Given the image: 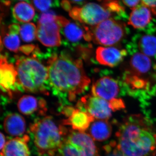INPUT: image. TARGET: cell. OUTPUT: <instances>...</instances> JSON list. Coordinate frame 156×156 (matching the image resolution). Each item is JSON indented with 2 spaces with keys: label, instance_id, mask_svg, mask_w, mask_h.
<instances>
[{
  "label": "cell",
  "instance_id": "3957f363",
  "mask_svg": "<svg viewBox=\"0 0 156 156\" xmlns=\"http://www.w3.org/2000/svg\"><path fill=\"white\" fill-rule=\"evenodd\" d=\"M17 71L16 88L31 93H41L49 95L48 70L36 56L20 57L15 63Z\"/></svg>",
  "mask_w": 156,
  "mask_h": 156
},
{
  "label": "cell",
  "instance_id": "d6a6232c",
  "mask_svg": "<svg viewBox=\"0 0 156 156\" xmlns=\"http://www.w3.org/2000/svg\"><path fill=\"white\" fill-rule=\"evenodd\" d=\"M5 137L2 132H1V151L4 148L5 145Z\"/></svg>",
  "mask_w": 156,
  "mask_h": 156
},
{
  "label": "cell",
  "instance_id": "e0dca14e",
  "mask_svg": "<svg viewBox=\"0 0 156 156\" xmlns=\"http://www.w3.org/2000/svg\"><path fill=\"white\" fill-rule=\"evenodd\" d=\"M4 130L9 135L21 137L26 129V124L23 117L17 113L7 115L3 122Z\"/></svg>",
  "mask_w": 156,
  "mask_h": 156
},
{
  "label": "cell",
  "instance_id": "9c48e42d",
  "mask_svg": "<svg viewBox=\"0 0 156 156\" xmlns=\"http://www.w3.org/2000/svg\"><path fill=\"white\" fill-rule=\"evenodd\" d=\"M76 106L80 110L89 113L95 120H108L114 111L111 101L92 94L82 98Z\"/></svg>",
  "mask_w": 156,
  "mask_h": 156
},
{
  "label": "cell",
  "instance_id": "7402d4cb",
  "mask_svg": "<svg viewBox=\"0 0 156 156\" xmlns=\"http://www.w3.org/2000/svg\"><path fill=\"white\" fill-rule=\"evenodd\" d=\"M138 47L141 53L147 56L156 55V37L150 35L143 36L139 40Z\"/></svg>",
  "mask_w": 156,
  "mask_h": 156
},
{
  "label": "cell",
  "instance_id": "7a4b0ae2",
  "mask_svg": "<svg viewBox=\"0 0 156 156\" xmlns=\"http://www.w3.org/2000/svg\"><path fill=\"white\" fill-rule=\"evenodd\" d=\"M116 135L117 146L126 156H151L156 149L154 135L139 115L126 119Z\"/></svg>",
  "mask_w": 156,
  "mask_h": 156
},
{
  "label": "cell",
  "instance_id": "9a60e30c",
  "mask_svg": "<svg viewBox=\"0 0 156 156\" xmlns=\"http://www.w3.org/2000/svg\"><path fill=\"white\" fill-rule=\"evenodd\" d=\"M29 139L28 135H24L10 140L1 151V156H30L27 145Z\"/></svg>",
  "mask_w": 156,
  "mask_h": 156
},
{
  "label": "cell",
  "instance_id": "8992f818",
  "mask_svg": "<svg viewBox=\"0 0 156 156\" xmlns=\"http://www.w3.org/2000/svg\"><path fill=\"white\" fill-rule=\"evenodd\" d=\"M124 23L110 18L98 25L88 28L90 41L105 46H112L119 43L126 34Z\"/></svg>",
  "mask_w": 156,
  "mask_h": 156
},
{
  "label": "cell",
  "instance_id": "484cf974",
  "mask_svg": "<svg viewBox=\"0 0 156 156\" xmlns=\"http://www.w3.org/2000/svg\"><path fill=\"white\" fill-rule=\"evenodd\" d=\"M101 4L113 14H122L125 12V9L118 1H104Z\"/></svg>",
  "mask_w": 156,
  "mask_h": 156
},
{
  "label": "cell",
  "instance_id": "1f68e13d",
  "mask_svg": "<svg viewBox=\"0 0 156 156\" xmlns=\"http://www.w3.org/2000/svg\"><path fill=\"white\" fill-rule=\"evenodd\" d=\"M61 5L62 8L66 11H69L72 8L71 6V3L69 1H63L61 2Z\"/></svg>",
  "mask_w": 156,
  "mask_h": 156
},
{
  "label": "cell",
  "instance_id": "4316f807",
  "mask_svg": "<svg viewBox=\"0 0 156 156\" xmlns=\"http://www.w3.org/2000/svg\"><path fill=\"white\" fill-rule=\"evenodd\" d=\"M104 156H126L119 149L117 143L111 142L103 147Z\"/></svg>",
  "mask_w": 156,
  "mask_h": 156
},
{
  "label": "cell",
  "instance_id": "f1b7e54d",
  "mask_svg": "<svg viewBox=\"0 0 156 156\" xmlns=\"http://www.w3.org/2000/svg\"><path fill=\"white\" fill-rule=\"evenodd\" d=\"M123 3L126 5L128 6L131 9H133L139 5V3H141L140 1H123Z\"/></svg>",
  "mask_w": 156,
  "mask_h": 156
},
{
  "label": "cell",
  "instance_id": "6da1fadb",
  "mask_svg": "<svg viewBox=\"0 0 156 156\" xmlns=\"http://www.w3.org/2000/svg\"><path fill=\"white\" fill-rule=\"evenodd\" d=\"M47 64L49 86L59 99L75 101L90 83L81 59L73 58L64 52L54 53L49 57Z\"/></svg>",
  "mask_w": 156,
  "mask_h": 156
},
{
  "label": "cell",
  "instance_id": "7c38bea8",
  "mask_svg": "<svg viewBox=\"0 0 156 156\" xmlns=\"http://www.w3.org/2000/svg\"><path fill=\"white\" fill-rule=\"evenodd\" d=\"M124 49L115 47H99L96 50V58L100 64L109 67H115L122 62L127 55Z\"/></svg>",
  "mask_w": 156,
  "mask_h": 156
},
{
  "label": "cell",
  "instance_id": "cb8c5ba5",
  "mask_svg": "<svg viewBox=\"0 0 156 156\" xmlns=\"http://www.w3.org/2000/svg\"><path fill=\"white\" fill-rule=\"evenodd\" d=\"M3 44L10 51L17 53L19 50L20 41L17 34L9 33L3 39Z\"/></svg>",
  "mask_w": 156,
  "mask_h": 156
},
{
  "label": "cell",
  "instance_id": "44dd1931",
  "mask_svg": "<svg viewBox=\"0 0 156 156\" xmlns=\"http://www.w3.org/2000/svg\"><path fill=\"white\" fill-rule=\"evenodd\" d=\"M13 15L19 22L28 23L34 17V9L29 3L23 1L20 2L14 5Z\"/></svg>",
  "mask_w": 156,
  "mask_h": 156
},
{
  "label": "cell",
  "instance_id": "2e32d148",
  "mask_svg": "<svg viewBox=\"0 0 156 156\" xmlns=\"http://www.w3.org/2000/svg\"><path fill=\"white\" fill-rule=\"evenodd\" d=\"M95 120L89 113L76 108L69 118L63 120L62 124L69 125L74 131L84 132Z\"/></svg>",
  "mask_w": 156,
  "mask_h": 156
},
{
  "label": "cell",
  "instance_id": "52a82bcc",
  "mask_svg": "<svg viewBox=\"0 0 156 156\" xmlns=\"http://www.w3.org/2000/svg\"><path fill=\"white\" fill-rule=\"evenodd\" d=\"M60 30L57 16L53 12H46L41 15L38 21L36 38L46 47H57L61 44Z\"/></svg>",
  "mask_w": 156,
  "mask_h": 156
},
{
  "label": "cell",
  "instance_id": "4fadbf2b",
  "mask_svg": "<svg viewBox=\"0 0 156 156\" xmlns=\"http://www.w3.org/2000/svg\"><path fill=\"white\" fill-rule=\"evenodd\" d=\"M46 105V101L43 98L24 95L18 101L17 108L19 112L25 115H31L36 113L43 115L47 112Z\"/></svg>",
  "mask_w": 156,
  "mask_h": 156
},
{
  "label": "cell",
  "instance_id": "836d02e7",
  "mask_svg": "<svg viewBox=\"0 0 156 156\" xmlns=\"http://www.w3.org/2000/svg\"><path fill=\"white\" fill-rule=\"evenodd\" d=\"M70 2L72 4H77V5H83L85 3L87 2L86 1H70Z\"/></svg>",
  "mask_w": 156,
  "mask_h": 156
},
{
  "label": "cell",
  "instance_id": "5b68a950",
  "mask_svg": "<svg viewBox=\"0 0 156 156\" xmlns=\"http://www.w3.org/2000/svg\"><path fill=\"white\" fill-rule=\"evenodd\" d=\"M58 156H99L93 139L88 133L68 130L57 151Z\"/></svg>",
  "mask_w": 156,
  "mask_h": 156
},
{
  "label": "cell",
  "instance_id": "277c9868",
  "mask_svg": "<svg viewBox=\"0 0 156 156\" xmlns=\"http://www.w3.org/2000/svg\"><path fill=\"white\" fill-rule=\"evenodd\" d=\"M30 129L35 145L42 156L55 155L68 131L62 125H57L50 116L36 120Z\"/></svg>",
  "mask_w": 156,
  "mask_h": 156
},
{
  "label": "cell",
  "instance_id": "f546056e",
  "mask_svg": "<svg viewBox=\"0 0 156 156\" xmlns=\"http://www.w3.org/2000/svg\"><path fill=\"white\" fill-rule=\"evenodd\" d=\"M35 48V47L33 45H26L20 48V50L27 55H28L33 51Z\"/></svg>",
  "mask_w": 156,
  "mask_h": 156
},
{
  "label": "cell",
  "instance_id": "83f0119b",
  "mask_svg": "<svg viewBox=\"0 0 156 156\" xmlns=\"http://www.w3.org/2000/svg\"><path fill=\"white\" fill-rule=\"evenodd\" d=\"M141 3L148 7L154 14L156 15V1H142Z\"/></svg>",
  "mask_w": 156,
  "mask_h": 156
},
{
  "label": "cell",
  "instance_id": "d6986e66",
  "mask_svg": "<svg viewBox=\"0 0 156 156\" xmlns=\"http://www.w3.org/2000/svg\"><path fill=\"white\" fill-rule=\"evenodd\" d=\"M128 72L141 76L148 73L152 67V62L148 56L141 53H136L132 56Z\"/></svg>",
  "mask_w": 156,
  "mask_h": 156
},
{
  "label": "cell",
  "instance_id": "d4e9b609",
  "mask_svg": "<svg viewBox=\"0 0 156 156\" xmlns=\"http://www.w3.org/2000/svg\"><path fill=\"white\" fill-rule=\"evenodd\" d=\"M31 3L37 11L40 12H45L50 8L58 7L59 5V2L57 1H32Z\"/></svg>",
  "mask_w": 156,
  "mask_h": 156
},
{
  "label": "cell",
  "instance_id": "4dcf8cb0",
  "mask_svg": "<svg viewBox=\"0 0 156 156\" xmlns=\"http://www.w3.org/2000/svg\"><path fill=\"white\" fill-rule=\"evenodd\" d=\"M20 27L17 23H13L9 27V32L17 34L20 33Z\"/></svg>",
  "mask_w": 156,
  "mask_h": 156
},
{
  "label": "cell",
  "instance_id": "5bb4252c",
  "mask_svg": "<svg viewBox=\"0 0 156 156\" xmlns=\"http://www.w3.org/2000/svg\"><path fill=\"white\" fill-rule=\"evenodd\" d=\"M57 20L61 26L62 34L69 41L77 43L83 38L85 39L87 33V27L84 25L83 29L80 24L70 22L62 16H57Z\"/></svg>",
  "mask_w": 156,
  "mask_h": 156
},
{
  "label": "cell",
  "instance_id": "30bf717a",
  "mask_svg": "<svg viewBox=\"0 0 156 156\" xmlns=\"http://www.w3.org/2000/svg\"><path fill=\"white\" fill-rule=\"evenodd\" d=\"M119 92V87L118 82L111 77L101 78L92 85V95L108 101L115 99Z\"/></svg>",
  "mask_w": 156,
  "mask_h": 156
},
{
  "label": "cell",
  "instance_id": "603a6c76",
  "mask_svg": "<svg viewBox=\"0 0 156 156\" xmlns=\"http://www.w3.org/2000/svg\"><path fill=\"white\" fill-rule=\"evenodd\" d=\"M19 33L23 41H32L36 37L37 27L32 23H26L20 27Z\"/></svg>",
  "mask_w": 156,
  "mask_h": 156
},
{
  "label": "cell",
  "instance_id": "ba28073f",
  "mask_svg": "<svg viewBox=\"0 0 156 156\" xmlns=\"http://www.w3.org/2000/svg\"><path fill=\"white\" fill-rule=\"evenodd\" d=\"M112 14L103 5L95 3H87L81 8L74 7L69 12L73 19L91 27L110 18Z\"/></svg>",
  "mask_w": 156,
  "mask_h": 156
},
{
  "label": "cell",
  "instance_id": "ac0fdd59",
  "mask_svg": "<svg viewBox=\"0 0 156 156\" xmlns=\"http://www.w3.org/2000/svg\"><path fill=\"white\" fill-rule=\"evenodd\" d=\"M151 19L150 9L141 3V5L132 9L128 24L135 29H142L149 23Z\"/></svg>",
  "mask_w": 156,
  "mask_h": 156
},
{
  "label": "cell",
  "instance_id": "ffe728a7",
  "mask_svg": "<svg viewBox=\"0 0 156 156\" xmlns=\"http://www.w3.org/2000/svg\"><path fill=\"white\" fill-rule=\"evenodd\" d=\"M112 133L111 124L108 120H95L89 127L88 134L93 140L102 141L108 139Z\"/></svg>",
  "mask_w": 156,
  "mask_h": 156
},
{
  "label": "cell",
  "instance_id": "8fae6325",
  "mask_svg": "<svg viewBox=\"0 0 156 156\" xmlns=\"http://www.w3.org/2000/svg\"><path fill=\"white\" fill-rule=\"evenodd\" d=\"M1 88L3 92L12 97V91L17 89V71L14 65L9 63L5 56H1Z\"/></svg>",
  "mask_w": 156,
  "mask_h": 156
},
{
  "label": "cell",
  "instance_id": "e575fe53",
  "mask_svg": "<svg viewBox=\"0 0 156 156\" xmlns=\"http://www.w3.org/2000/svg\"><path fill=\"white\" fill-rule=\"evenodd\" d=\"M155 139V142H156V134L154 135Z\"/></svg>",
  "mask_w": 156,
  "mask_h": 156
}]
</instances>
